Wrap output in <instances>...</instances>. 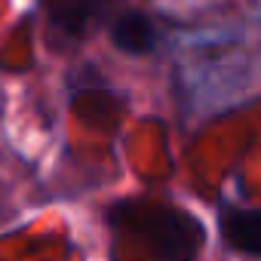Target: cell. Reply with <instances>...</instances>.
<instances>
[{
    "mask_svg": "<svg viewBox=\"0 0 261 261\" xmlns=\"http://www.w3.org/2000/svg\"><path fill=\"white\" fill-rule=\"evenodd\" d=\"M120 0H49V28L65 43H80L86 34L111 22Z\"/></svg>",
    "mask_w": 261,
    "mask_h": 261,
    "instance_id": "obj_1",
    "label": "cell"
},
{
    "mask_svg": "<svg viewBox=\"0 0 261 261\" xmlns=\"http://www.w3.org/2000/svg\"><path fill=\"white\" fill-rule=\"evenodd\" d=\"M157 25L142 10H123L111 19V40L129 56H145L157 46Z\"/></svg>",
    "mask_w": 261,
    "mask_h": 261,
    "instance_id": "obj_2",
    "label": "cell"
},
{
    "mask_svg": "<svg viewBox=\"0 0 261 261\" xmlns=\"http://www.w3.org/2000/svg\"><path fill=\"white\" fill-rule=\"evenodd\" d=\"M221 233L237 252L261 258V209H227L221 215Z\"/></svg>",
    "mask_w": 261,
    "mask_h": 261,
    "instance_id": "obj_3",
    "label": "cell"
}]
</instances>
